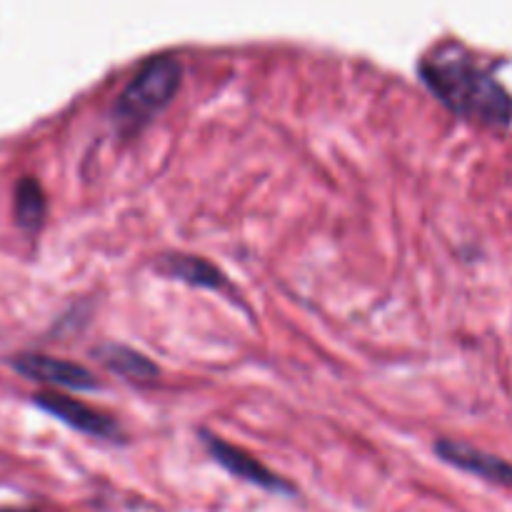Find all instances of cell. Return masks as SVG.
Here are the masks:
<instances>
[{"label": "cell", "instance_id": "cell-2", "mask_svg": "<svg viewBox=\"0 0 512 512\" xmlns=\"http://www.w3.org/2000/svg\"><path fill=\"white\" fill-rule=\"evenodd\" d=\"M183 65L173 55H153L145 60L113 105V120L125 133H135L173 100L180 88Z\"/></svg>", "mask_w": 512, "mask_h": 512}, {"label": "cell", "instance_id": "cell-5", "mask_svg": "<svg viewBox=\"0 0 512 512\" xmlns=\"http://www.w3.org/2000/svg\"><path fill=\"white\" fill-rule=\"evenodd\" d=\"M200 435H203L205 448L213 455L215 463L223 465L230 475H235V478L245 480V483L250 485H258V488L263 490H270V493H293V485L285 483L280 475H275L273 470L265 468L260 460H255L253 455L245 453L243 448H235L228 440L218 438V435L208 433V430H203Z\"/></svg>", "mask_w": 512, "mask_h": 512}, {"label": "cell", "instance_id": "cell-9", "mask_svg": "<svg viewBox=\"0 0 512 512\" xmlns=\"http://www.w3.org/2000/svg\"><path fill=\"white\" fill-rule=\"evenodd\" d=\"M45 215V193L35 178H20L15 185V220L23 228H38Z\"/></svg>", "mask_w": 512, "mask_h": 512}, {"label": "cell", "instance_id": "cell-3", "mask_svg": "<svg viewBox=\"0 0 512 512\" xmlns=\"http://www.w3.org/2000/svg\"><path fill=\"white\" fill-rule=\"evenodd\" d=\"M33 403L40 410L50 413L53 418L63 420L68 428L78 430V433L90 435V438H103V440H120L123 438V430L115 423L110 415H105L103 410L90 408V405L80 403V400L68 398L63 393H35Z\"/></svg>", "mask_w": 512, "mask_h": 512}, {"label": "cell", "instance_id": "cell-4", "mask_svg": "<svg viewBox=\"0 0 512 512\" xmlns=\"http://www.w3.org/2000/svg\"><path fill=\"white\" fill-rule=\"evenodd\" d=\"M10 365L18 370L20 375L38 383L53 385V388L65 390H95L98 388V378L90 373L88 368L70 360L53 358V355L43 353H20L10 358Z\"/></svg>", "mask_w": 512, "mask_h": 512}, {"label": "cell", "instance_id": "cell-6", "mask_svg": "<svg viewBox=\"0 0 512 512\" xmlns=\"http://www.w3.org/2000/svg\"><path fill=\"white\" fill-rule=\"evenodd\" d=\"M435 453L453 468L465 470V473L480 475V478L490 480V483H500L512 488V465L505 463L503 458L485 453V450L473 448L460 440H438L435 443Z\"/></svg>", "mask_w": 512, "mask_h": 512}, {"label": "cell", "instance_id": "cell-8", "mask_svg": "<svg viewBox=\"0 0 512 512\" xmlns=\"http://www.w3.org/2000/svg\"><path fill=\"white\" fill-rule=\"evenodd\" d=\"M95 355L100 358V363L110 370V373L120 375V378L130 380V383H150L160 375L158 365L150 358H145L138 350L128 348V345L108 343L103 348L95 350Z\"/></svg>", "mask_w": 512, "mask_h": 512}, {"label": "cell", "instance_id": "cell-10", "mask_svg": "<svg viewBox=\"0 0 512 512\" xmlns=\"http://www.w3.org/2000/svg\"><path fill=\"white\" fill-rule=\"evenodd\" d=\"M0 512H30V510H15V508H3Z\"/></svg>", "mask_w": 512, "mask_h": 512}, {"label": "cell", "instance_id": "cell-7", "mask_svg": "<svg viewBox=\"0 0 512 512\" xmlns=\"http://www.w3.org/2000/svg\"><path fill=\"white\" fill-rule=\"evenodd\" d=\"M155 268H158L163 275H168V278L183 280V283L195 285V288L225 290L230 285L228 275H225L218 265H213L205 258H198V255H188V253L160 255Z\"/></svg>", "mask_w": 512, "mask_h": 512}, {"label": "cell", "instance_id": "cell-1", "mask_svg": "<svg viewBox=\"0 0 512 512\" xmlns=\"http://www.w3.org/2000/svg\"><path fill=\"white\" fill-rule=\"evenodd\" d=\"M425 85L460 118L510 123L512 98L463 45L440 43L420 60Z\"/></svg>", "mask_w": 512, "mask_h": 512}]
</instances>
